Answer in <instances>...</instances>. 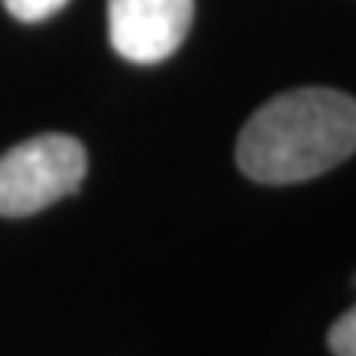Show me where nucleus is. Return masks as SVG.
<instances>
[{
	"label": "nucleus",
	"instance_id": "1",
	"mask_svg": "<svg viewBox=\"0 0 356 356\" xmlns=\"http://www.w3.org/2000/svg\"><path fill=\"white\" fill-rule=\"evenodd\" d=\"M356 152V99L337 89H293L264 102L238 139V165L264 185L307 181Z\"/></svg>",
	"mask_w": 356,
	"mask_h": 356
},
{
	"label": "nucleus",
	"instance_id": "2",
	"mask_svg": "<svg viewBox=\"0 0 356 356\" xmlns=\"http://www.w3.org/2000/svg\"><path fill=\"white\" fill-rule=\"evenodd\" d=\"M86 149L73 136H37L0 155V215L24 218L43 211L83 185Z\"/></svg>",
	"mask_w": 356,
	"mask_h": 356
},
{
	"label": "nucleus",
	"instance_id": "3",
	"mask_svg": "<svg viewBox=\"0 0 356 356\" xmlns=\"http://www.w3.org/2000/svg\"><path fill=\"white\" fill-rule=\"evenodd\" d=\"M195 0H109V40L129 63L168 60L188 37Z\"/></svg>",
	"mask_w": 356,
	"mask_h": 356
},
{
	"label": "nucleus",
	"instance_id": "4",
	"mask_svg": "<svg viewBox=\"0 0 356 356\" xmlns=\"http://www.w3.org/2000/svg\"><path fill=\"white\" fill-rule=\"evenodd\" d=\"M70 0H3V7L17 17V20H24V24H40V20H47L53 17L56 10H63Z\"/></svg>",
	"mask_w": 356,
	"mask_h": 356
},
{
	"label": "nucleus",
	"instance_id": "5",
	"mask_svg": "<svg viewBox=\"0 0 356 356\" xmlns=\"http://www.w3.org/2000/svg\"><path fill=\"white\" fill-rule=\"evenodd\" d=\"M327 340H330V350L337 356H356V307L346 310L343 317L333 323Z\"/></svg>",
	"mask_w": 356,
	"mask_h": 356
}]
</instances>
